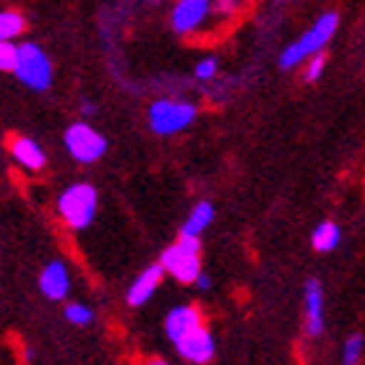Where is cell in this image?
<instances>
[{"label": "cell", "mask_w": 365, "mask_h": 365, "mask_svg": "<svg viewBox=\"0 0 365 365\" xmlns=\"http://www.w3.org/2000/svg\"><path fill=\"white\" fill-rule=\"evenodd\" d=\"M336 26H339V16L334 11H329L321 19H316V24L308 26V31H303L292 45L284 47V53L279 55V68H295L303 61H308L311 55L321 53L329 45V39L336 34Z\"/></svg>", "instance_id": "cell-1"}, {"label": "cell", "mask_w": 365, "mask_h": 365, "mask_svg": "<svg viewBox=\"0 0 365 365\" xmlns=\"http://www.w3.org/2000/svg\"><path fill=\"white\" fill-rule=\"evenodd\" d=\"M97 204L99 196L94 185H89V182H73L58 198V214H61V220L68 227L84 230L97 217Z\"/></svg>", "instance_id": "cell-2"}, {"label": "cell", "mask_w": 365, "mask_h": 365, "mask_svg": "<svg viewBox=\"0 0 365 365\" xmlns=\"http://www.w3.org/2000/svg\"><path fill=\"white\" fill-rule=\"evenodd\" d=\"M53 61L50 55L37 45V42H24L19 45V58H16L14 76L34 91H47L53 84Z\"/></svg>", "instance_id": "cell-3"}, {"label": "cell", "mask_w": 365, "mask_h": 365, "mask_svg": "<svg viewBox=\"0 0 365 365\" xmlns=\"http://www.w3.org/2000/svg\"><path fill=\"white\" fill-rule=\"evenodd\" d=\"M165 274H173L182 284H193L201 274V237H178L175 245H170L162 253Z\"/></svg>", "instance_id": "cell-4"}, {"label": "cell", "mask_w": 365, "mask_h": 365, "mask_svg": "<svg viewBox=\"0 0 365 365\" xmlns=\"http://www.w3.org/2000/svg\"><path fill=\"white\" fill-rule=\"evenodd\" d=\"M196 120V105L180 102V99H157L149 107V128L157 136H173L180 133Z\"/></svg>", "instance_id": "cell-5"}, {"label": "cell", "mask_w": 365, "mask_h": 365, "mask_svg": "<svg viewBox=\"0 0 365 365\" xmlns=\"http://www.w3.org/2000/svg\"><path fill=\"white\" fill-rule=\"evenodd\" d=\"M66 149L76 162L81 165H91L105 157L107 152V138L99 133L97 128H91L89 123H73L66 130Z\"/></svg>", "instance_id": "cell-6"}, {"label": "cell", "mask_w": 365, "mask_h": 365, "mask_svg": "<svg viewBox=\"0 0 365 365\" xmlns=\"http://www.w3.org/2000/svg\"><path fill=\"white\" fill-rule=\"evenodd\" d=\"M178 352H180L182 360H188V363H196V365H204L214 358V352H217V342H214V336L206 331L204 327L193 329L188 331L185 336H180L175 342Z\"/></svg>", "instance_id": "cell-7"}, {"label": "cell", "mask_w": 365, "mask_h": 365, "mask_svg": "<svg viewBox=\"0 0 365 365\" xmlns=\"http://www.w3.org/2000/svg\"><path fill=\"white\" fill-rule=\"evenodd\" d=\"M209 8H212V0H178V6L173 8V29L178 34L196 31L204 24Z\"/></svg>", "instance_id": "cell-8"}, {"label": "cell", "mask_w": 365, "mask_h": 365, "mask_svg": "<svg viewBox=\"0 0 365 365\" xmlns=\"http://www.w3.org/2000/svg\"><path fill=\"white\" fill-rule=\"evenodd\" d=\"M162 277H165V267H162V264H152V267H146L144 272L133 279V284L128 287V295H125L128 305L141 308L144 303H149L152 295L157 292V287L162 284Z\"/></svg>", "instance_id": "cell-9"}, {"label": "cell", "mask_w": 365, "mask_h": 365, "mask_svg": "<svg viewBox=\"0 0 365 365\" xmlns=\"http://www.w3.org/2000/svg\"><path fill=\"white\" fill-rule=\"evenodd\" d=\"M305 331L308 336L324 331V284L316 277L305 282Z\"/></svg>", "instance_id": "cell-10"}, {"label": "cell", "mask_w": 365, "mask_h": 365, "mask_svg": "<svg viewBox=\"0 0 365 365\" xmlns=\"http://www.w3.org/2000/svg\"><path fill=\"white\" fill-rule=\"evenodd\" d=\"M39 289L50 300H63L71 289V274L63 261H50L39 274Z\"/></svg>", "instance_id": "cell-11"}, {"label": "cell", "mask_w": 365, "mask_h": 365, "mask_svg": "<svg viewBox=\"0 0 365 365\" xmlns=\"http://www.w3.org/2000/svg\"><path fill=\"white\" fill-rule=\"evenodd\" d=\"M201 327V313L193 308V305H175L170 308V313L165 316V334L173 344L185 336L188 331Z\"/></svg>", "instance_id": "cell-12"}, {"label": "cell", "mask_w": 365, "mask_h": 365, "mask_svg": "<svg viewBox=\"0 0 365 365\" xmlns=\"http://www.w3.org/2000/svg\"><path fill=\"white\" fill-rule=\"evenodd\" d=\"M11 157H14L24 170H31V173H37V170L45 168V149L29 136H14L11 138Z\"/></svg>", "instance_id": "cell-13"}, {"label": "cell", "mask_w": 365, "mask_h": 365, "mask_svg": "<svg viewBox=\"0 0 365 365\" xmlns=\"http://www.w3.org/2000/svg\"><path fill=\"white\" fill-rule=\"evenodd\" d=\"M214 222V204L212 201H198L193 209H190L188 220L182 222L180 235L182 237H201L204 230Z\"/></svg>", "instance_id": "cell-14"}, {"label": "cell", "mask_w": 365, "mask_h": 365, "mask_svg": "<svg viewBox=\"0 0 365 365\" xmlns=\"http://www.w3.org/2000/svg\"><path fill=\"white\" fill-rule=\"evenodd\" d=\"M339 240H342V230H339V225H336V222H329V220L321 222L319 227L313 230V235H311L313 251H319V253L334 251L336 245H339Z\"/></svg>", "instance_id": "cell-15"}, {"label": "cell", "mask_w": 365, "mask_h": 365, "mask_svg": "<svg viewBox=\"0 0 365 365\" xmlns=\"http://www.w3.org/2000/svg\"><path fill=\"white\" fill-rule=\"evenodd\" d=\"M26 21H24V16L19 11H0V39H16L19 34L24 31Z\"/></svg>", "instance_id": "cell-16"}, {"label": "cell", "mask_w": 365, "mask_h": 365, "mask_svg": "<svg viewBox=\"0 0 365 365\" xmlns=\"http://www.w3.org/2000/svg\"><path fill=\"white\" fill-rule=\"evenodd\" d=\"M365 350V336L363 334H352L347 342H344L342 350V365H358L360 358H363Z\"/></svg>", "instance_id": "cell-17"}, {"label": "cell", "mask_w": 365, "mask_h": 365, "mask_svg": "<svg viewBox=\"0 0 365 365\" xmlns=\"http://www.w3.org/2000/svg\"><path fill=\"white\" fill-rule=\"evenodd\" d=\"M66 319L71 324H76V327H89L91 321H94V311L84 303H68L66 305Z\"/></svg>", "instance_id": "cell-18"}, {"label": "cell", "mask_w": 365, "mask_h": 365, "mask_svg": "<svg viewBox=\"0 0 365 365\" xmlns=\"http://www.w3.org/2000/svg\"><path fill=\"white\" fill-rule=\"evenodd\" d=\"M16 58H19V45H14V39H0V71L14 73Z\"/></svg>", "instance_id": "cell-19"}, {"label": "cell", "mask_w": 365, "mask_h": 365, "mask_svg": "<svg viewBox=\"0 0 365 365\" xmlns=\"http://www.w3.org/2000/svg\"><path fill=\"white\" fill-rule=\"evenodd\" d=\"M324 68H327V55H324V50L316 55H311L308 58V68H305V84H313V81H319L321 73H324Z\"/></svg>", "instance_id": "cell-20"}, {"label": "cell", "mask_w": 365, "mask_h": 365, "mask_svg": "<svg viewBox=\"0 0 365 365\" xmlns=\"http://www.w3.org/2000/svg\"><path fill=\"white\" fill-rule=\"evenodd\" d=\"M196 78L198 81H212L217 73H220V61L217 58H204V61H198L196 63Z\"/></svg>", "instance_id": "cell-21"}, {"label": "cell", "mask_w": 365, "mask_h": 365, "mask_svg": "<svg viewBox=\"0 0 365 365\" xmlns=\"http://www.w3.org/2000/svg\"><path fill=\"white\" fill-rule=\"evenodd\" d=\"M193 284H196L198 289H209V287H212V277H209V274L201 272V274H198V277H196V282H193Z\"/></svg>", "instance_id": "cell-22"}, {"label": "cell", "mask_w": 365, "mask_h": 365, "mask_svg": "<svg viewBox=\"0 0 365 365\" xmlns=\"http://www.w3.org/2000/svg\"><path fill=\"white\" fill-rule=\"evenodd\" d=\"M81 113H84L86 118H89V115L97 113V110H94V102H86V99H84V102H81Z\"/></svg>", "instance_id": "cell-23"}, {"label": "cell", "mask_w": 365, "mask_h": 365, "mask_svg": "<svg viewBox=\"0 0 365 365\" xmlns=\"http://www.w3.org/2000/svg\"><path fill=\"white\" fill-rule=\"evenodd\" d=\"M146 365H170V363H165V360H149Z\"/></svg>", "instance_id": "cell-24"}]
</instances>
